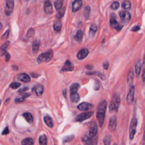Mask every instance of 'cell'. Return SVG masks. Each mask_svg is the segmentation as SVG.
<instances>
[{"label": "cell", "instance_id": "obj_5", "mask_svg": "<svg viewBox=\"0 0 145 145\" xmlns=\"http://www.w3.org/2000/svg\"><path fill=\"white\" fill-rule=\"evenodd\" d=\"M138 124L137 119L135 117H133L130 122L129 127V138L130 140H133L137 131V127Z\"/></svg>", "mask_w": 145, "mask_h": 145}, {"label": "cell", "instance_id": "obj_14", "mask_svg": "<svg viewBox=\"0 0 145 145\" xmlns=\"http://www.w3.org/2000/svg\"><path fill=\"white\" fill-rule=\"evenodd\" d=\"M83 4V1L81 0H75L72 3L71 5V8H72V11L73 12H75L79 10L80 7H82Z\"/></svg>", "mask_w": 145, "mask_h": 145}, {"label": "cell", "instance_id": "obj_15", "mask_svg": "<svg viewBox=\"0 0 145 145\" xmlns=\"http://www.w3.org/2000/svg\"><path fill=\"white\" fill-rule=\"evenodd\" d=\"M44 12L47 14H51L53 12V7L49 1H46L44 5Z\"/></svg>", "mask_w": 145, "mask_h": 145}, {"label": "cell", "instance_id": "obj_24", "mask_svg": "<svg viewBox=\"0 0 145 145\" xmlns=\"http://www.w3.org/2000/svg\"><path fill=\"white\" fill-rule=\"evenodd\" d=\"M23 116L24 117L25 120L28 122V123H32L33 122V118L32 115L29 113V112H25L23 114Z\"/></svg>", "mask_w": 145, "mask_h": 145}, {"label": "cell", "instance_id": "obj_44", "mask_svg": "<svg viewBox=\"0 0 145 145\" xmlns=\"http://www.w3.org/2000/svg\"><path fill=\"white\" fill-rule=\"evenodd\" d=\"M9 33H10V31L8 29V30H7V31L5 32V33L2 35V40H6V39H7L8 37Z\"/></svg>", "mask_w": 145, "mask_h": 145}, {"label": "cell", "instance_id": "obj_32", "mask_svg": "<svg viewBox=\"0 0 145 145\" xmlns=\"http://www.w3.org/2000/svg\"><path fill=\"white\" fill-rule=\"evenodd\" d=\"M80 86L78 83H74L72 84L71 87H70V93H72V92H77V91L78 90V89L79 88Z\"/></svg>", "mask_w": 145, "mask_h": 145}, {"label": "cell", "instance_id": "obj_13", "mask_svg": "<svg viewBox=\"0 0 145 145\" xmlns=\"http://www.w3.org/2000/svg\"><path fill=\"white\" fill-rule=\"evenodd\" d=\"M74 70V65L73 63L70 61L69 60H67L63 66L62 67L61 71L65 72V71H72Z\"/></svg>", "mask_w": 145, "mask_h": 145}, {"label": "cell", "instance_id": "obj_12", "mask_svg": "<svg viewBox=\"0 0 145 145\" xmlns=\"http://www.w3.org/2000/svg\"><path fill=\"white\" fill-rule=\"evenodd\" d=\"M78 109L82 111H87L93 108V105L86 102H83L79 104L77 106Z\"/></svg>", "mask_w": 145, "mask_h": 145}, {"label": "cell", "instance_id": "obj_45", "mask_svg": "<svg viewBox=\"0 0 145 145\" xmlns=\"http://www.w3.org/2000/svg\"><path fill=\"white\" fill-rule=\"evenodd\" d=\"M140 29V26H139V25H135V26L133 27L131 29V31H133V32H137V31H139Z\"/></svg>", "mask_w": 145, "mask_h": 145}, {"label": "cell", "instance_id": "obj_2", "mask_svg": "<svg viewBox=\"0 0 145 145\" xmlns=\"http://www.w3.org/2000/svg\"><path fill=\"white\" fill-rule=\"evenodd\" d=\"M97 125L95 122H92L91 124L89 130V138L91 141L92 145H97L98 134H97Z\"/></svg>", "mask_w": 145, "mask_h": 145}, {"label": "cell", "instance_id": "obj_34", "mask_svg": "<svg viewBox=\"0 0 145 145\" xmlns=\"http://www.w3.org/2000/svg\"><path fill=\"white\" fill-rule=\"evenodd\" d=\"M131 7V3L129 1H125L122 3V7L124 9H130Z\"/></svg>", "mask_w": 145, "mask_h": 145}, {"label": "cell", "instance_id": "obj_11", "mask_svg": "<svg viewBox=\"0 0 145 145\" xmlns=\"http://www.w3.org/2000/svg\"><path fill=\"white\" fill-rule=\"evenodd\" d=\"M117 127V118L115 116H112L109 120L108 129L110 132H113L116 130Z\"/></svg>", "mask_w": 145, "mask_h": 145}, {"label": "cell", "instance_id": "obj_36", "mask_svg": "<svg viewBox=\"0 0 145 145\" xmlns=\"http://www.w3.org/2000/svg\"><path fill=\"white\" fill-rule=\"evenodd\" d=\"M111 142V137L110 135H108L104 137L103 139V142L104 145H110Z\"/></svg>", "mask_w": 145, "mask_h": 145}, {"label": "cell", "instance_id": "obj_30", "mask_svg": "<svg viewBox=\"0 0 145 145\" xmlns=\"http://www.w3.org/2000/svg\"><path fill=\"white\" fill-rule=\"evenodd\" d=\"M61 27H62V24H61V22L59 20L56 21L53 24L54 30L57 32H59L61 30Z\"/></svg>", "mask_w": 145, "mask_h": 145}, {"label": "cell", "instance_id": "obj_20", "mask_svg": "<svg viewBox=\"0 0 145 145\" xmlns=\"http://www.w3.org/2000/svg\"><path fill=\"white\" fill-rule=\"evenodd\" d=\"M40 42L39 40H35L33 42L32 47V51L33 53L35 54L36 53H37L38 50L40 47Z\"/></svg>", "mask_w": 145, "mask_h": 145}, {"label": "cell", "instance_id": "obj_23", "mask_svg": "<svg viewBox=\"0 0 145 145\" xmlns=\"http://www.w3.org/2000/svg\"><path fill=\"white\" fill-rule=\"evenodd\" d=\"M44 122L45 123H46V125L49 127H53V122L52 121V118H50V116L46 115L44 117Z\"/></svg>", "mask_w": 145, "mask_h": 145}, {"label": "cell", "instance_id": "obj_54", "mask_svg": "<svg viewBox=\"0 0 145 145\" xmlns=\"http://www.w3.org/2000/svg\"><path fill=\"white\" fill-rule=\"evenodd\" d=\"M144 143L143 144V145H145V141H144Z\"/></svg>", "mask_w": 145, "mask_h": 145}, {"label": "cell", "instance_id": "obj_47", "mask_svg": "<svg viewBox=\"0 0 145 145\" xmlns=\"http://www.w3.org/2000/svg\"><path fill=\"white\" fill-rule=\"evenodd\" d=\"M109 63L108 62H104L103 63V67H104V69H105V70H107L108 69V67H109Z\"/></svg>", "mask_w": 145, "mask_h": 145}, {"label": "cell", "instance_id": "obj_18", "mask_svg": "<svg viewBox=\"0 0 145 145\" xmlns=\"http://www.w3.org/2000/svg\"><path fill=\"white\" fill-rule=\"evenodd\" d=\"M31 94L29 93H23L22 94H21L19 96H17L15 99V103H22V102L24 101L25 99L27 98V97L29 96Z\"/></svg>", "mask_w": 145, "mask_h": 145}, {"label": "cell", "instance_id": "obj_6", "mask_svg": "<svg viewBox=\"0 0 145 145\" xmlns=\"http://www.w3.org/2000/svg\"><path fill=\"white\" fill-rule=\"evenodd\" d=\"M93 114H94L93 112H88L82 113L78 115L75 117V121H77V122L83 121L85 120H87V119H88L89 118H90L91 116H92L93 115Z\"/></svg>", "mask_w": 145, "mask_h": 145}, {"label": "cell", "instance_id": "obj_46", "mask_svg": "<svg viewBox=\"0 0 145 145\" xmlns=\"http://www.w3.org/2000/svg\"><path fill=\"white\" fill-rule=\"evenodd\" d=\"M8 133H9L8 128V127H6L3 130V131H2V135H7V134H8Z\"/></svg>", "mask_w": 145, "mask_h": 145}, {"label": "cell", "instance_id": "obj_22", "mask_svg": "<svg viewBox=\"0 0 145 145\" xmlns=\"http://www.w3.org/2000/svg\"><path fill=\"white\" fill-rule=\"evenodd\" d=\"M70 96L71 100L74 103H78L80 100V96L78 92L70 93Z\"/></svg>", "mask_w": 145, "mask_h": 145}, {"label": "cell", "instance_id": "obj_53", "mask_svg": "<svg viewBox=\"0 0 145 145\" xmlns=\"http://www.w3.org/2000/svg\"><path fill=\"white\" fill-rule=\"evenodd\" d=\"M143 140L145 141V128H144V134H143Z\"/></svg>", "mask_w": 145, "mask_h": 145}, {"label": "cell", "instance_id": "obj_52", "mask_svg": "<svg viewBox=\"0 0 145 145\" xmlns=\"http://www.w3.org/2000/svg\"><path fill=\"white\" fill-rule=\"evenodd\" d=\"M66 89H65L64 90H63V95L65 97H66Z\"/></svg>", "mask_w": 145, "mask_h": 145}, {"label": "cell", "instance_id": "obj_37", "mask_svg": "<svg viewBox=\"0 0 145 145\" xmlns=\"http://www.w3.org/2000/svg\"><path fill=\"white\" fill-rule=\"evenodd\" d=\"M74 135H70L67 136V137H65L63 138V143L70 142H71L74 139Z\"/></svg>", "mask_w": 145, "mask_h": 145}, {"label": "cell", "instance_id": "obj_42", "mask_svg": "<svg viewBox=\"0 0 145 145\" xmlns=\"http://www.w3.org/2000/svg\"><path fill=\"white\" fill-rule=\"evenodd\" d=\"M120 6V3L118 2H117V1H114L113 2L111 6H110V7L113 9V10H117Z\"/></svg>", "mask_w": 145, "mask_h": 145}, {"label": "cell", "instance_id": "obj_1", "mask_svg": "<svg viewBox=\"0 0 145 145\" xmlns=\"http://www.w3.org/2000/svg\"><path fill=\"white\" fill-rule=\"evenodd\" d=\"M106 106H107V104L106 101L103 100L99 103L97 107L96 118H97V120H98V122L100 127H102L104 122Z\"/></svg>", "mask_w": 145, "mask_h": 145}, {"label": "cell", "instance_id": "obj_31", "mask_svg": "<svg viewBox=\"0 0 145 145\" xmlns=\"http://www.w3.org/2000/svg\"><path fill=\"white\" fill-rule=\"evenodd\" d=\"M82 141L83 142L84 145H92L91 141L89 138L88 136L84 135L83 137H82Z\"/></svg>", "mask_w": 145, "mask_h": 145}, {"label": "cell", "instance_id": "obj_21", "mask_svg": "<svg viewBox=\"0 0 145 145\" xmlns=\"http://www.w3.org/2000/svg\"><path fill=\"white\" fill-rule=\"evenodd\" d=\"M141 69H142V65H141V63L140 60H138L135 65V74H136V76L137 78H139L140 74V71H141Z\"/></svg>", "mask_w": 145, "mask_h": 145}, {"label": "cell", "instance_id": "obj_48", "mask_svg": "<svg viewBox=\"0 0 145 145\" xmlns=\"http://www.w3.org/2000/svg\"><path fill=\"white\" fill-rule=\"evenodd\" d=\"M28 87H24L22 88L21 89H20L18 91V92L21 93V92H24V91H27V90H28Z\"/></svg>", "mask_w": 145, "mask_h": 145}, {"label": "cell", "instance_id": "obj_33", "mask_svg": "<svg viewBox=\"0 0 145 145\" xmlns=\"http://www.w3.org/2000/svg\"><path fill=\"white\" fill-rule=\"evenodd\" d=\"M91 11V7L89 6H86L84 10V16L86 19H88L89 18V13Z\"/></svg>", "mask_w": 145, "mask_h": 145}, {"label": "cell", "instance_id": "obj_9", "mask_svg": "<svg viewBox=\"0 0 145 145\" xmlns=\"http://www.w3.org/2000/svg\"><path fill=\"white\" fill-rule=\"evenodd\" d=\"M135 94V87L134 86H131L129 89L128 93L126 97V101L128 104H131L133 103L134 99Z\"/></svg>", "mask_w": 145, "mask_h": 145}, {"label": "cell", "instance_id": "obj_39", "mask_svg": "<svg viewBox=\"0 0 145 145\" xmlns=\"http://www.w3.org/2000/svg\"><path fill=\"white\" fill-rule=\"evenodd\" d=\"M87 74H88V75H99L102 79H105V76L103 74H101V72H87Z\"/></svg>", "mask_w": 145, "mask_h": 145}, {"label": "cell", "instance_id": "obj_4", "mask_svg": "<svg viewBox=\"0 0 145 145\" xmlns=\"http://www.w3.org/2000/svg\"><path fill=\"white\" fill-rule=\"evenodd\" d=\"M53 52L51 49L48 50L46 52L42 53L37 57V63L40 64L42 62H48L50 60H51L52 58L53 57Z\"/></svg>", "mask_w": 145, "mask_h": 145}, {"label": "cell", "instance_id": "obj_19", "mask_svg": "<svg viewBox=\"0 0 145 145\" xmlns=\"http://www.w3.org/2000/svg\"><path fill=\"white\" fill-rule=\"evenodd\" d=\"M18 80L24 82H29L31 80L29 76L25 73H20L18 75Z\"/></svg>", "mask_w": 145, "mask_h": 145}, {"label": "cell", "instance_id": "obj_51", "mask_svg": "<svg viewBox=\"0 0 145 145\" xmlns=\"http://www.w3.org/2000/svg\"><path fill=\"white\" fill-rule=\"evenodd\" d=\"M142 67H143V69H144V70H145V56H144V59H143Z\"/></svg>", "mask_w": 145, "mask_h": 145}, {"label": "cell", "instance_id": "obj_25", "mask_svg": "<svg viewBox=\"0 0 145 145\" xmlns=\"http://www.w3.org/2000/svg\"><path fill=\"white\" fill-rule=\"evenodd\" d=\"M34 141L31 138H26L22 141V145H33Z\"/></svg>", "mask_w": 145, "mask_h": 145}, {"label": "cell", "instance_id": "obj_7", "mask_svg": "<svg viewBox=\"0 0 145 145\" xmlns=\"http://www.w3.org/2000/svg\"><path fill=\"white\" fill-rule=\"evenodd\" d=\"M119 15L121 20L125 23H127L130 20L131 18L130 12L126 10H121L119 12Z\"/></svg>", "mask_w": 145, "mask_h": 145}, {"label": "cell", "instance_id": "obj_38", "mask_svg": "<svg viewBox=\"0 0 145 145\" xmlns=\"http://www.w3.org/2000/svg\"><path fill=\"white\" fill-rule=\"evenodd\" d=\"M133 77H134V72L131 70L129 72L128 74V77H127V83L128 84H131L133 82Z\"/></svg>", "mask_w": 145, "mask_h": 145}, {"label": "cell", "instance_id": "obj_43", "mask_svg": "<svg viewBox=\"0 0 145 145\" xmlns=\"http://www.w3.org/2000/svg\"><path fill=\"white\" fill-rule=\"evenodd\" d=\"M33 34H34V29H33L32 28H29V29H28V31H27V33L26 36H27V37H29L32 36L33 35Z\"/></svg>", "mask_w": 145, "mask_h": 145}, {"label": "cell", "instance_id": "obj_28", "mask_svg": "<svg viewBox=\"0 0 145 145\" xmlns=\"http://www.w3.org/2000/svg\"><path fill=\"white\" fill-rule=\"evenodd\" d=\"M9 44H10V41H7L5 42L1 45V56H3L6 52V49L7 48V47L8 46Z\"/></svg>", "mask_w": 145, "mask_h": 145}, {"label": "cell", "instance_id": "obj_40", "mask_svg": "<svg viewBox=\"0 0 145 145\" xmlns=\"http://www.w3.org/2000/svg\"><path fill=\"white\" fill-rule=\"evenodd\" d=\"M65 8H61V10H59L58 11L57 16H58L59 18H62V16H63L64 14H65Z\"/></svg>", "mask_w": 145, "mask_h": 145}, {"label": "cell", "instance_id": "obj_10", "mask_svg": "<svg viewBox=\"0 0 145 145\" xmlns=\"http://www.w3.org/2000/svg\"><path fill=\"white\" fill-rule=\"evenodd\" d=\"M110 26L115 29L117 31H120L121 30V29L123 27V25L120 23H118V22L116 20V18L114 17H112L110 19Z\"/></svg>", "mask_w": 145, "mask_h": 145}, {"label": "cell", "instance_id": "obj_29", "mask_svg": "<svg viewBox=\"0 0 145 145\" xmlns=\"http://www.w3.org/2000/svg\"><path fill=\"white\" fill-rule=\"evenodd\" d=\"M40 145H47V138L45 135H41L39 139Z\"/></svg>", "mask_w": 145, "mask_h": 145}, {"label": "cell", "instance_id": "obj_50", "mask_svg": "<svg viewBox=\"0 0 145 145\" xmlns=\"http://www.w3.org/2000/svg\"><path fill=\"white\" fill-rule=\"evenodd\" d=\"M142 80L144 82H145V70H144V72L143 73V75H142Z\"/></svg>", "mask_w": 145, "mask_h": 145}, {"label": "cell", "instance_id": "obj_16", "mask_svg": "<svg viewBox=\"0 0 145 145\" xmlns=\"http://www.w3.org/2000/svg\"><path fill=\"white\" fill-rule=\"evenodd\" d=\"M32 91L34 92L37 96H41L44 92V87L41 84H37L32 88Z\"/></svg>", "mask_w": 145, "mask_h": 145}, {"label": "cell", "instance_id": "obj_26", "mask_svg": "<svg viewBox=\"0 0 145 145\" xmlns=\"http://www.w3.org/2000/svg\"><path fill=\"white\" fill-rule=\"evenodd\" d=\"M83 36V32L82 30L79 29L77 31L76 33L74 36V39L77 41H80Z\"/></svg>", "mask_w": 145, "mask_h": 145}, {"label": "cell", "instance_id": "obj_49", "mask_svg": "<svg viewBox=\"0 0 145 145\" xmlns=\"http://www.w3.org/2000/svg\"><path fill=\"white\" fill-rule=\"evenodd\" d=\"M10 55L9 53H7L6 56H5V59H6V62H7L10 60Z\"/></svg>", "mask_w": 145, "mask_h": 145}, {"label": "cell", "instance_id": "obj_35", "mask_svg": "<svg viewBox=\"0 0 145 145\" xmlns=\"http://www.w3.org/2000/svg\"><path fill=\"white\" fill-rule=\"evenodd\" d=\"M62 5H63V1L62 0H57L54 2L55 8L58 11L61 9Z\"/></svg>", "mask_w": 145, "mask_h": 145}, {"label": "cell", "instance_id": "obj_41", "mask_svg": "<svg viewBox=\"0 0 145 145\" xmlns=\"http://www.w3.org/2000/svg\"><path fill=\"white\" fill-rule=\"evenodd\" d=\"M20 86V83H18V82H12V83H11L10 84L9 87H10V88H12V89H16V88H18Z\"/></svg>", "mask_w": 145, "mask_h": 145}, {"label": "cell", "instance_id": "obj_3", "mask_svg": "<svg viewBox=\"0 0 145 145\" xmlns=\"http://www.w3.org/2000/svg\"><path fill=\"white\" fill-rule=\"evenodd\" d=\"M120 97L118 94H114L113 96L110 104L109 105V112L110 113L117 112L120 104Z\"/></svg>", "mask_w": 145, "mask_h": 145}, {"label": "cell", "instance_id": "obj_17", "mask_svg": "<svg viewBox=\"0 0 145 145\" xmlns=\"http://www.w3.org/2000/svg\"><path fill=\"white\" fill-rule=\"evenodd\" d=\"M89 51L87 49H82L80 50H79L77 54V58L79 59H83L85 58L88 54Z\"/></svg>", "mask_w": 145, "mask_h": 145}, {"label": "cell", "instance_id": "obj_8", "mask_svg": "<svg viewBox=\"0 0 145 145\" xmlns=\"http://www.w3.org/2000/svg\"><path fill=\"white\" fill-rule=\"evenodd\" d=\"M14 7V2L13 1H11V0L6 1L5 13L7 16H9L12 14L13 11Z\"/></svg>", "mask_w": 145, "mask_h": 145}, {"label": "cell", "instance_id": "obj_27", "mask_svg": "<svg viewBox=\"0 0 145 145\" xmlns=\"http://www.w3.org/2000/svg\"><path fill=\"white\" fill-rule=\"evenodd\" d=\"M97 25L93 23L91 24V25L90 26V28H89V35L91 36H94V35L95 34L96 32L97 31Z\"/></svg>", "mask_w": 145, "mask_h": 145}]
</instances>
